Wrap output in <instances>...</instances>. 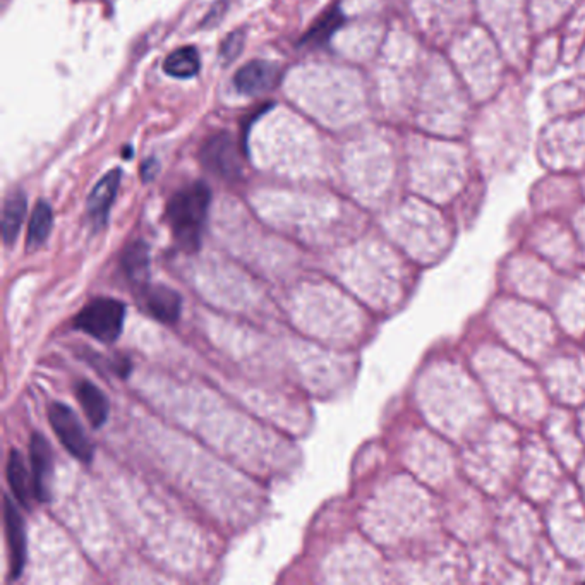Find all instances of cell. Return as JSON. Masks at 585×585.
Segmentation results:
<instances>
[{"label": "cell", "mask_w": 585, "mask_h": 585, "mask_svg": "<svg viewBox=\"0 0 585 585\" xmlns=\"http://www.w3.org/2000/svg\"><path fill=\"white\" fill-rule=\"evenodd\" d=\"M210 203V187L203 182L186 186L170 197L165 210V220L182 251L195 252L201 246Z\"/></svg>", "instance_id": "cell-1"}, {"label": "cell", "mask_w": 585, "mask_h": 585, "mask_svg": "<svg viewBox=\"0 0 585 585\" xmlns=\"http://www.w3.org/2000/svg\"><path fill=\"white\" fill-rule=\"evenodd\" d=\"M125 306L115 299H95L85 306L74 318V328L104 343L121 337L124 328Z\"/></svg>", "instance_id": "cell-2"}, {"label": "cell", "mask_w": 585, "mask_h": 585, "mask_svg": "<svg viewBox=\"0 0 585 585\" xmlns=\"http://www.w3.org/2000/svg\"><path fill=\"white\" fill-rule=\"evenodd\" d=\"M49 421L59 442L71 453L74 459L89 463L93 461V444L88 440L83 425L72 408L64 404H52L49 407Z\"/></svg>", "instance_id": "cell-3"}, {"label": "cell", "mask_w": 585, "mask_h": 585, "mask_svg": "<svg viewBox=\"0 0 585 585\" xmlns=\"http://www.w3.org/2000/svg\"><path fill=\"white\" fill-rule=\"evenodd\" d=\"M199 160L206 170L218 178H233L241 174V155L229 134H216L205 142Z\"/></svg>", "instance_id": "cell-4"}, {"label": "cell", "mask_w": 585, "mask_h": 585, "mask_svg": "<svg viewBox=\"0 0 585 585\" xmlns=\"http://www.w3.org/2000/svg\"><path fill=\"white\" fill-rule=\"evenodd\" d=\"M280 76L282 71L277 64L268 60H251L237 71L233 85L241 95L260 96L277 88Z\"/></svg>", "instance_id": "cell-5"}, {"label": "cell", "mask_w": 585, "mask_h": 585, "mask_svg": "<svg viewBox=\"0 0 585 585\" xmlns=\"http://www.w3.org/2000/svg\"><path fill=\"white\" fill-rule=\"evenodd\" d=\"M121 178H123L121 169H114L100 178L98 184L89 193L87 212H88L89 222L93 224V227L96 231L105 227L106 222H108V213L115 201V196H117L119 186H121Z\"/></svg>", "instance_id": "cell-6"}, {"label": "cell", "mask_w": 585, "mask_h": 585, "mask_svg": "<svg viewBox=\"0 0 585 585\" xmlns=\"http://www.w3.org/2000/svg\"><path fill=\"white\" fill-rule=\"evenodd\" d=\"M30 462H32V478L35 482L36 499L47 503L50 499L52 486L53 457L50 443L35 433L30 442Z\"/></svg>", "instance_id": "cell-7"}, {"label": "cell", "mask_w": 585, "mask_h": 585, "mask_svg": "<svg viewBox=\"0 0 585 585\" xmlns=\"http://www.w3.org/2000/svg\"><path fill=\"white\" fill-rule=\"evenodd\" d=\"M4 522H5V534H7L11 562H13L11 575L13 579H18L26 563V532H24V520L19 514L14 501L9 497L4 499Z\"/></svg>", "instance_id": "cell-8"}, {"label": "cell", "mask_w": 585, "mask_h": 585, "mask_svg": "<svg viewBox=\"0 0 585 585\" xmlns=\"http://www.w3.org/2000/svg\"><path fill=\"white\" fill-rule=\"evenodd\" d=\"M142 299L148 313L161 323L176 324L180 318L182 299L176 290L165 285H155V287L146 285L142 288Z\"/></svg>", "instance_id": "cell-9"}, {"label": "cell", "mask_w": 585, "mask_h": 585, "mask_svg": "<svg viewBox=\"0 0 585 585\" xmlns=\"http://www.w3.org/2000/svg\"><path fill=\"white\" fill-rule=\"evenodd\" d=\"M7 482L14 493V498L24 508H32V501L35 495V482L30 478L28 469L23 455L18 450H11L9 461H7Z\"/></svg>", "instance_id": "cell-10"}, {"label": "cell", "mask_w": 585, "mask_h": 585, "mask_svg": "<svg viewBox=\"0 0 585 585\" xmlns=\"http://www.w3.org/2000/svg\"><path fill=\"white\" fill-rule=\"evenodd\" d=\"M76 398L81 404L88 417L89 425L93 427H102L108 419V400L100 388H96L89 381H79L76 385Z\"/></svg>", "instance_id": "cell-11"}, {"label": "cell", "mask_w": 585, "mask_h": 585, "mask_svg": "<svg viewBox=\"0 0 585 585\" xmlns=\"http://www.w3.org/2000/svg\"><path fill=\"white\" fill-rule=\"evenodd\" d=\"M26 208H28V201L23 191L19 189L13 191L5 197L4 210H2V237L7 246L16 242L26 216Z\"/></svg>", "instance_id": "cell-12"}, {"label": "cell", "mask_w": 585, "mask_h": 585, "mask_svg": "<svg viewBox=\"0 0 585 585\" xmlns=\"http://www.w3.org/2000/svg\"><path fill=\"white\" fill-rule=\"evenodd\" d=\"M121 265L129 282L138 285L140 288L146 287L150 273V251L142 241H134L124 249Z\"/></svg>", "instance_id": "cell-13"}, {"label": "cell", "mask_w": 585, "mask_h": 585, "mask_svg": "<svg viewBox=\"0 0 585 585\" xmlns=\"http://www.w3.org/2000/svg\"><path fill=\"white\" fill-rule=\"evenodd\" d=\"M53 213L47 201H38L35 210L32 213L30 225H28V237H26V249L35 251L45 244L52 232Z\"/></svg>", "instance_id": "cell-14"}, {"label": "cell", "mask_w": 585, "mask_h": 585, "mask_svg": "<svg viewBox=\"0 0 585 585\" xmlns=\"http://www.w3.org/2000/svg\"><path fill=\"white\" fill-rule=\"evenodd\" d=\"M201 60L195 47H182L170 53L163 62V71L178 79H189L199 72Z\"/></svg>", "instance_id": "cell-15"}, {"label": "cell", "mask_w": 585, "mask_h": 585, "mask_svg": "<svg viewBox=\"0 0 585 585\" xmlns=\"http://www.w3.org/2000/svg\"><path fill=\"white\" fill-rule=\"evenodd\" d=\"M342 23H343V14L338 9H334L324 18L319 19L318 23L311 28V32L302 38L301 45H323L337 32Z\"/></svg>", "instance_id": "cell-16"}, {"label": "cell", "mask_w": 585, "mask_h": 585, "mask_svg": "<svg viewBox=\"0 0 585 585\" xmlns=\"http://www.w3.org/2000/svg\"><path fill=\"white\" fill-rule=\"evenodd\" d=\"M242 47H244V32H235L224 41L222 57H225L227 60H232V59H235L237 53L242 50Z\"/></svg>", "instance_id": "cell-17"}, {"label": "cell", "mask_w": 585, "mask_h": 585, "mask_svg": "<svg viewBox=\"0 0 585 585\" xmlns=\"http://www.w3.org/2000/svg\"><path fill=\"white\" fill-rule=\"evenodd\" d=\"M157 170H159V163H157V160L151 159L148 160V161H144L142 169V178H144V182H148V180H151V178H155Z\"/></svg>", "instance_id": "cell-18"}]
</instances>
